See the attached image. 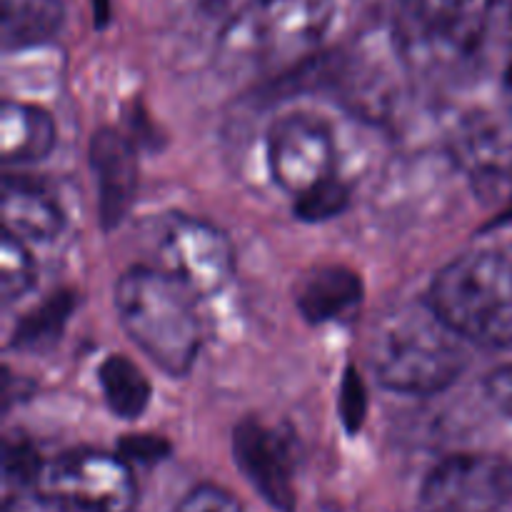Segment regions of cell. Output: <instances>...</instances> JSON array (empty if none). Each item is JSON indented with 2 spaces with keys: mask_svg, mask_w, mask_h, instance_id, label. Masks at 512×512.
Wrapping results in <instances>:
<instances>
[{
  "mask_svg": "<svg viewBox=\"0 0 512 512\" xmlns=\"http://www.w3.org/2000/svg\"><path fill=\"white\" fill-rule=\"evenodd\" d=\"M5 478L8 483H18L20 488H35L45 463L40 460L38 450L25 440L23 435L5 440V458H3Z\"/></svg>",
  "mask_w": 512,
  "mask_h": 512,
  "instance_id": "obj_21",
  "label": "cell"
},
{
  "mask_svg": "<svg viewBox=\"0 0 512 512\" xmlns=\"http://www.w3.org/2000/svg\"><path fill=\"white\" fill-rule=\"evenodd\" d=\"M473 0H403L413 33L430 43L473 45L483 35V23L470 25Z\"/></svg>",
  "mask_w": 512,
  "mask_h": 512,
  "instance_id": "obj_14",
  "label": "cell"
},
{
  "mask_svg": "<svg viewBox=\"0 0 512 512\" xmlns=\"http://www.w3.org/2000/svg\"><path fill=\"white\" fill-rule=\"evenodd\" d=\"M95 3V15H98V23H103L105 15H108V0H93Z\"/></svg>",
  "mask_w": 512,
  "mask_h": 512,
  "instance_id": "obj_26",
  "label": "cell"
},
{
  "mask_svg": "<svg viewBox=\"0 0 512 512\" xmlns=\"http://www.w3.org/2000/svg\"><path fill=\"white\" fill-rule=\"evenodd\" d=\"M428 303L465 343L512 350V255L490 248L458 255L433 278Z\"/></svg>",
  "mask_w": 512,
  "mask_h": 512,
  "instance_id": "obj_3",
  "label": "cell"
},
{
  "mask_svg": "<svg viewBox=\"0 0 512 512\" xmlns=\"http://www.w3.org/2000/svg\"><path fill=\"white\" fill-rule=\"evenodd\" d=\"M512 503V463L495 455H450L418 493L420 512H503Z\"/></svg>",
  "mask_w": 512,
  "mask_h": 512,
  "instance_id": "obj_7",
  "label": "cell"
},
{
  "mask_svg": "<svg viewBox=\"0 0 512 512\" xmlns=\"http://www.w3.org/2000/svg\"><path fill=\"white\" fill-rule=\"evenodd\" d=\"M485 393H488L490 403L512 420V363L503 365V368L493 370L488 375V380H485Z\"/></svg>",
  "mask_w": 512,
  "mask_h": 512,
  "instance_id": "obj_24",
  "label": "cell"
},
{
  "mask_svg": "<svg viewBox=\"0 0 512 512\" xmlns=\"http://www.w3.org/2000/svg\"><path fill=\"white\" fill-rule=\"evenodd\" d=\"M118 455L128 463L155 465L170 455V443L158 435H128L118 443Z\"/></svg>",
  "mask_w": 512,
  "mask_h": 512,
  "instance_id": "obj_23",
  "label": "cell"
},
{
  "mask_svg": "<svg viewBox=\"0 0 512 512\" xmlns=\"http://www.w3.org/2000/svg\"><path fill=\"white\" fill-rule=\"evenodd\" d=\"M333 130L323 118L293 113L280 118L268 133V168L275 183L300 198L315 185L335 178Z\"/></svg>",
  "mask_w": 512,
  "mask_h": 512,
  "instance_id": "obj_8",
  "label": "cell"
},
{
  "mask_svg": "<svg viewBox=\"0 0 512 512\" xmlns=\"http://www.w3.org/2000/svg\"><path fill=\"white\" fill-rule=\"evenodd\" d=\"M3 223L5 233L23 243H50L63 233L65 215L43 185L10 175L3 180Z\"/></svg>",
  "mask_w": 512,
  "mask_h": 512,
  "instance_id": "obj_12",
  "label": "cell"
},
{
  "mask_svg": "<svg viewBox=\"0 0 512 512\" xmlns=\"http://www.w3.org/2000/svg\"><path fill=\"white\" fill-rule=\"evenodd\" d=\"M463 343L428 300H415L378 315L368 335V365L390 393L428 398L468 368Z\"/></svg>",
  "mask_w": 512,
  "mask_h": 512,
  "instance_id": "obj_1",
  "label": "cell"
},
{
  "mask_svg": "<svg viewBox=\"0 0 512 512\" xmlns=\"http://www.w3.org/2000/svg\"><path fill=\"white\" fill-rule=\"evenodd\" d=\"M363 293V278L353 268L323 263L298 280L295 305L308 323L323 325L353 313L363 303Z\"/></svg>",
  "mask_w": 512,
  "mask_h": 512,
  "instance_id": "obj_11",
  "label": "cell"
},
{
  "mask_svg": "<svg viewBox=\"0 0 512 512\" xmlns=\"http://www.w3.org/2000/svg\"><path fill=\"white\" fill-rule=\"evenodd\" d=\"M235 465L275 512H295V448L278 428L243 420L233 430Z\"/></svg>",
  "mask_w": 512,
  "mask_h": 512,
  "instance_id": "obj_9",
  "label": "cell"
},
{
  "mask_svg": "<svg viewBox=\"0 0 512 512\" xmlns=\"http://www.w3.org/2000/svg\"><path fill=\"white\" fill-rule=\"evenodd\" d=\"M35 490L75 512H133L138 483L128 460L100 450H70L45 463Z\"/></svg>",
  "mask_w": 512,
  "mask_h": 512,
  "instance_id": "obj_5",
  "label": "cell"
},
{
  "mask_svg": "<svg viewBox=\"0 0 512 512\" xmlns=\"http://www.w3.org/2000/svg\"><path fill=\"white\" fill-rule=\"evenodd\" d=\"M55 148L50 113L28 103L5 100L0 110V158L8 165L38 163Z\"/></svg>",
  "mask_w": 512,
  "mask_h": 512,
  "instance_id": "obj_13",
  "label": "cell"
},
{
  "mask_svg": "<svg viewBox=\"0 0 512 512\" xmlns=\"http://www.w3.org/2000/svg\"><path fill=\"white\" fill-rule=\"evenodd\" d=\"M465 163L470 165L475 178L500 180V175H512V133L498 125L478 128L463 138Z\"/></svg>",
  "mask_w": 512,
  "mask_h": 512,
  "instance_id": "obj_18",
  "label": "cell"
},
{
  "mask_svg": "<svg viewBox=\"0 0 512 512\" xmlns=\"http://www.w3.org/2000/svg\"><path fill=\"white\" fill-rule=\"evenodd\" d=\"M503 85H505V95H508L510 105H512V58L508 63V68H505V78H503Z\"/></svg>",
  "mask_w": 512,
  "mask_h": 512,
  "instance_id": "obj_25",
  "label": "cell"
},
{
  "mask_svg": "<svg viewBox=\"0 0 512 512\" xmlns=\"http://www.w3.org/2000/svg\"><path fill=\"white\" fill-rule=\"evenodd\" d=\"M98 385L105 405L123 420H135L148 410L153 388L143 370L125 355H108L98 368Z\"/></svg>",
  "mask_w": 512,
  "mask_h": 512,
  "instance_id": "obj_16",
  "label": "cell"
},
{
  "mask_svg": "<svg viewBox=\"0 0 512 512\" xmlns=\"http://www.w3.org/2000/svg\"><path fill=\"white\" fill-rule=\"evenodd\" d=\"M35 283V260L28 245L15 235L3 233L0 240V295L5 303H13L28 293Z\"/></svg>",
  "mask_w": 512,
  "mask_h": 512,
  "instance_id": "obj_19",
  "label": "cell"
},
{
  "mask_svg": "<svg viewBox=\"0 0 512 512\" xmlns=\"http://www.w3.org/2000/svg\"><path fill=\"white\" fill-rule=\"evenodd\" d=\"M350 205V188L343 180L335 178L315 185L305 195L295 198V215L305 223H323V220L335 218Z\"/></svg>",
  "mask_w": 512,
  "mask_h": 512,
  "instance_id": "obj_20",
  "label": "cell"
},
{
  "mask_svg": "<svg viewBox=\"0 0 512 512\" xmlns=\"http://www.w3.org/2000/svg\"><path fill=\"white\" fill-rule=\"evenodd\" d=\"M365 410H368V395H365V385L355 370H348L340 388V420L348 428V433L363 428Z\"/></svg>",
  "mask_w": 512,
  "mask_h": 512,
  "instance_id": "obj_22",
  "label": "cell"
},
{
  "mask_svg": "<svg viewBox=\"0 0 512 512\" xmlns=\"http://www.w3.org/2000/svg\"><path fill=\"white\" fill-rule=\"evenodd\" d=\"M63 20V0H3V48L25 50L50 43Z\"/></svg>",
  "mask_w": 512,
  "mask_h": 512,
  "instance_id": "obj_15",
  "label": "cell"
},
{
  "mask_svg": "<svg viewBox=\"0 0 512 512\" xmlns=\"http://www.w3.org/2000/svg\"><path fill=\"white\" fill-rule=\"evenodd\" d=\"M195 295L163 268L135 265L115 283L118 323L163 373L183 378L203 345Z\"/></svg>",
  "mask_w": 512,
  "mask_h": 512,
  "instance_id": "obj_2",
  "label": "cell"
},
{
  "mask_svg": "<svg viewBox=\"0 0 512 512\" xmlns=\"http://www.w3.org/2000/svg\"><path fill=\"white\" fill-rule=\"evenodd\" d=\"M90 170L98 190V220L103 230L118 228L138 193V153L123 133L100 128L90 138Z\"/></svg>",
  "mask_w": 512,
  "mask_h": 512,
  "instance_id": "obj_10",
  "label": "cell"
},
{
  "mask_svg": "<svg viewBox=\"0 0 512 512\" xmlns=\"http://www.w3.org/2000/svg\"><path fill=\"white\" fill-rule=\"evenodd\" d=\"M335 0H255L220 35V58L235 70H280L308 58L328 35Z\"/></svg>",
  "mask_w": 512,
  "mask_h": 512,
  "instance_id": "obj_4",
  "label": "cell"
},
{
  "mask_svg": "<svg viewBox=\"0 0 512 512\" xmlns=\"http://www.w3.org/2000/svg\"><path fill=\"white\" fill-rule=\"evenodd\" d=\"M75 308V295L68 290L50 295L43 305L30 310L23 320L18 323L13 333V345L23 350H43L48 345L58 343L63 335L65 323L73 315Z\"/></svg>",
  "mask_w": 512,
  "mask_h": 512,
  "instance_id": "obj_17",
  "label": "cell"
},
{
  "mask_svg": "<svg viewBox=\"0 0 512 512\" xmlns=\"http://www.w3.org/2000/svg\"><path fill=\"white\" fill-rule=\"evenodd\" d=\"M160 268L183 283L195 298L223 293L235 278V248L208 220L173 215L158 235Z\"/></svg>",
  "mask_w": 512,
  "mask_h": 512,
  "instance_id": "obj_6",
  "label": "cell"
}]
</instances>
